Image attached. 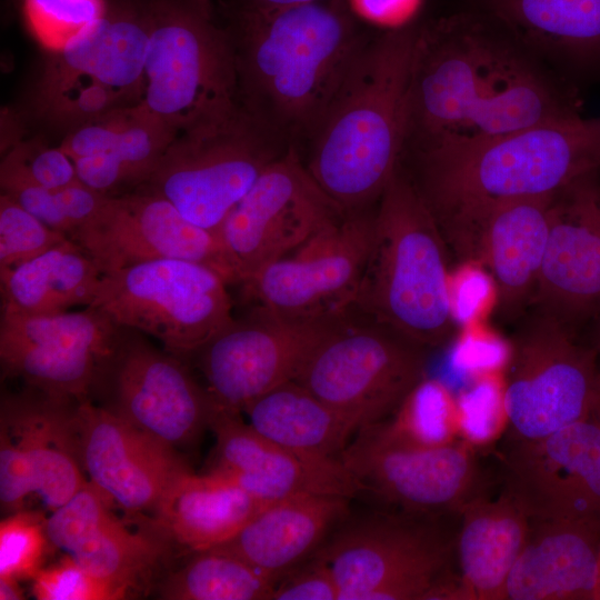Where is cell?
I'll return each instance as SVG.
<instances>
[{
    "mask_svg": "<svg viewBox=\"0 0 600 600\" xmlns=\"http://www.w3.org/2000/svg\"><path fill=\"white\" fill-rule=\"evenodd\" d=\"M574 111L518 44L480 21L420 27L406 147L489 139Z\"/></svg>",
    "mask_w": 600,
    "mask_h": 600,
    "instance_id": "cell-1",
    "label": "cell"
},
{
    "mask_svg": "<svg viewBox=\"0 0 600 600\" xmlns=\"http://www.w3.org/2000/svg\"><path fill=\"white\" fill-rule=\"evenodd\" d=\"M409 176L457 263L478 261L479 230L492 206L551 196L600 170V117L578 111L502 136L414 149Z\"/></svg>",
    "mask_w": 600,
    "mask_h": 600,
    "instance_id": "cell-2",
    "label": "cell"
},
{
    "mask_svg": "<svg viewBox=\"0 0 600 600\" xmlns=\"http://www.w3.org/2000/svg\"><path fill=\"white\" fill-rule=\"evenodd\" d=\"M419 31L364 41L310 136L306 167L343 212L372 208L400 166Z\"/></svg>",
    "mask_w": 600,
    "mask_h": 600,
    "instance_id": "cell-3",
    "label": "cell"
},
{
    "mask_svg": "<svg viewBox=\"0 0 600 600\" xmlns=\"http://www.w3.org/2000/svg\"><path fill=\"white\" fill-rule=\"evenodd\" d=\"M346 0L240 9L239 101L280 140L311 136L363 44Z\"/></svg>",
    "mask_w": 600,
    "mask_h": 600,
    "instance_id": "cell-4",
    "label": "cell"
},
{
    "mask_svg": "<svg viewBox=\"0 0 600 600\" xmlns=\"http://www.w3.org/2000/svg\"><path fill=\"white\" fill-rule=\"evenodd\" d=\"M450 251L409 176L399 166L374 209L371 247L351 308L427 349L452 341Z\"/></svg>",
    "mask_w": 600,
    "mask_h": 600,
    "instance_id": "cell-5",
    "label": "cell"
},
{
    "mask_svg": "<svg viewBox=\"0 0 600 600\" xmlns=\"http://www.w3.org/2000/svg\"><path fill=\"white\" fill-rule=\"evenodd\" d=\"M150 33L149 0H106L100 18L49 51L32 111L62 131L142 102Z\"/></svg>",
    "mask_w": 600,
    "mask_h": 600,
    "instance_id": "cell-6",
    "label": "cell"
},
{
    "mask_svg": "<svg viewBox=\"0 0 600 600\" xmlns=\"http://www.w3.org/2000/svg\"><path fill=\"white\" fill-rule=\"evenodd\" d=\"M150 33L142 104L178 133L239 103L232 36L208 0H149Z\"/></svg>",
    "mask_w": 600,
    "mask_h": 600,
    "instance_id": "cell-7",
    "label": "cell"
},
{
    "mask_svg": "<svg viewBox=\"0 0 600 600\" xmlns=\"http://www.w3.org/2000/svg\"><path fill=\"white\" fill-rule=\"evenodd\" d=\"M244 106L179 132L141 188L172 203L190 222L219 233L232 208L286 151Z\"/></svg>",
    "mask_w": 600,
    "mask_h": 600,
    "instance_id": "cell-8",
    "label": "cell"
},
{
    "mask_svg": "<svg viewBox=\"0 0 600 600\" xmlns=\"http://www.w3.org/2000/svg\"><path fill=\"white\" fill-rule=\"evenodd\" d=\"M428 350L350 309L294 381L360 430L388 419L427 377Z\"/></svg>",
    "mask_w": 600,
    "mask_h": 600,
    "instance_id": "cell-9",
    "label": "cell"
},
{
    "mask_svg": "<svg viewBox=\"0 0 600 600\" xmlns=\"http://www.w3.org/2000/svg\"><path fill=\"white\" fill-rule=\"evenodd\" d=\"M227 287L223 277L206 264L159 259L103 274L89 307L183 358L233 320Z\"/></svg>",
    "mask_w": 600,
    "mask_h": 600,
    "instance_id": "cell-10",
    "label": "cell"
},
{
    "mask_svg": "<svg viewBox=\"0 0 600 600\" xmlns=\"http://www.w3.org/2000/svg\"><path fill=\"white\" fill-rule=\"evenodd\" d=\"M510 344L504 369L510 437L537 439L590 417L600 356L578 332L532 310Z\"/></svg>",
    "mask_w": 600,
    "mask_h": 600,
    "instance_id": "cell-11",
    "label": "cell"
},
{
    "mask_svg": "<svg viewBox=\"0 0 600 600\" xmlns=\"http://www.w3.org/2000/svg\"><path fill=\"white\" fill-rule=\"evenodd\" d=\"M454 543L434 518L404 513L349 527L317 556L329 567L339 600H424L449 568Z\"/></svg>",
    "mask_w": 600,
    "mask_h": 600,
    "instance_id": "cell-12",
    "label": "cell"
},
{
    "mask_svg": "<svg viewBox=\"0 0 600 600\" xmlns=\"http://www.w3.org/2000/svg\"><path fill=\"white\" fill-rule=\"evenodd\" d=\"M346 313L291 318L253 306L244 317L233 318L193 353L217 406L242 412L261 396L294 381Z\"/></svg>",
    "mask_w": 600,
    "mask_h": 600,
    "instance_id": "cell-13",
    "label": "cell"
},
{
    "mask_svg": "<svg viewBox=\"0 0 600 600\" xmlns=\"http://www.w3.org/2000/svg\"><path fill=\"white\" fill-rule=\"evenodd\" d=\"M344 213L319 187L294 147L289 146L219 229L236 283L289 256Z\"/></svg>",
    "mask_w": 600,
    "mask_h": 600,
    "instance_id": "cell-14",
    "label": "cell"
},
{
    "mask_svg": "<svg viewBox=\"0 0 600 600\" xmlns=\"http://www.w3.org/2000/svg\"><path fill=\"white\" fill-rule=\"evenodd\" d=\"M374 209L346 212L289 256L242 283L253 306L291 318H322L349 311L368 260Z\"/></svg>",
    "mask_w": 600,
    "mask_h": 600,
    "instance_id": "cell-15",
    "label": "cell"
},
{
    "mask_svg": "<svg viewBox=\"0 0 600 600\" xmlns=\"http://www.w3.org/2000/svg\"><path fill=\"white\" fill-rule=\"evenodd\" d=\"M141 334L121 327L94 391L103 389L109 399L103 407L164 444L176 450L192 446L219 407L182 358Z\"/></svg>",
    "mask_w": 600,
    "mask_h": 600,
    "instance_id": "cell-16",
    "label": "cell"
},
{
    "mask_svg": "<svg viewBox=\"0 0 600 600\" xmlns=\"http://www.w3.org/2000/svg\"><path fill=\"white\" fill-rule=\"evenodd\" d=\"M476 449L461 439L437 448H414L383 437L376 424L359 430L339 459L359 489L404 513L436 518L459 514L487 489Z\"/></svg>",
    "mask_w": 600,
    "mask_h": 600,
    "instance_id": "cell-17",
    "label": "cell"
},
{
    "mask_svg": "<svg viewBox=\"0 0 600 600\" xmlns=\"http://www.w3.org/2000/svg\"><path fill=\"white\" fill-rule=\"evenodd\" d=\"M120 332L93 307L44 316L1 311L2 373L52 397L89 399Z\"/></svg>",
    "mask_w": 600,
    "mask_h": 600,
    "instance_id": "cell-18",
    "label": "cell"
},
{
    "mask_svg": "<svg viewBox=\"0 0 600 600\" xmlns=\"http://www.w3.org/2000/svg\"><path fill=\"white\" fill-rule=\"evenodd\" d=\"M500 461L502 488L530 520L600 530V424L592 418L537 439L510 437Z\"/></svg>",
    "mask_w": 600,
    "mask_h": 600,
    "instance_id": "cell-19",
    "label": "cell"
},
{
    "mask_svg": "<svg viewBox=\"0 0 600 600\" xmlns=\"http://www.w3.org/2000/svg\"><path fill=\"white\" fill-rule=\"evenodd\" d=\"M102 276L159 259L206 264L236 283L219 233L187 220L163 197L144 188L109 196L98 212L71 236Z\"/></svg>",
    "mask_w": 600,
    "mask_h": 600,
    "instance_id": "cell-20",
    "label": "cell"
},
{
    "mask_svg": "<svg viewBox=\"0 0 600 600\" xmlns=\"http://www.w3.org/2000/svg\"><path fill=\"white\" fill-rule=\"evenodd\" d=\"M530 308L576 332L600 316V170L552 196L548 243Z\"/></svg>",
    "mask_w": 600,
    "mask_h": 600,
    "instance_id": "cell-21",
    "label": "cell"
},
{
    "mask_svg": "<svg viewBox=\"0 0 600 600\" xmlns=\"http://www.w3.org/2000/svg\"><path fill=\"white\" fill-rule=\"evenodd\" d=\"M73 423L90 481L127 511H156L189 467L178 451L90 399L78 401Z\"/></svg>",
    "mask_w": 600,
    "mask_h": 600,
    "instance_id": "cell-22",
    "label": "cell"
},
{
    "mask_svg": "<svg viewBox=\"0 0 600 600\" xmlns=\"http://www.w3.org/2000/svg\"><path fill=\"white\" fill-rule=\"evenodd\" d=\"M209 428L216 437L209 471L262 502L306 493L352 498L358 491L340 459H317L278 444L246 423L240 412L218 408Z\"/></svg>",
    "mask_w": 600,
    "mask_h": 600,
    "instance_id": "cell-23",
    "label": "cell"
},
{
    "mask_svg": "<svg viewBox=\"0 0 600 600\" xmlns=\"http://www.w3.org/2000/svg\"><path fill=\"white\" fill-rule=\"evenodd\" d=\"M77 402L32 388L1 401V432L21 451L33 493L52 511L86 483L73 423Z\"/></svg>",
    "mask_w": 600,
    "mask_h": 600,
    "instance_id": "cell-24",
    "label": "cell"
},
{
    "mask_svg": "<svg viewBox=\"0 0 600 600\" xmlns=\"http://www.w3.org/2000/svg\"><path fill=\"white\" fill-rule=\"evenodd\" d=\"M552 196L502 201L482 218L478 262L496 283V310L506 320L530 308L548 243Z\"/></svg>",
    "mask_w": 600,
    "mask_h": 600,
    "instance_id": "cell-25",
    "label": "cell"
},
{
    "mask_svg": "<svg viewBox=\"0 0 600 600\" xmlns=\"http://www.w3.org/2000/svg\"><path fill=\"white\" fill-rule=\"evenodd\" d=\"M599 551V529L530 520L503 600H597Z\"/></svg>",
    "mask_w": 600,
    "mask_h": 600,
    "instance_id": "cell-26",
    "label": "cell"
},
{
    "mask_svg": "<svg viewBox=\"0 0 600 600\" xmlns=\"http://www.w3.org/2000/svg\"><path fill=\"white\" fill-rule=\"evenodd\" d=\"M484 489L460 511L454 553L466 600H503L510 571L530 530V519L506 490Z\"/></svg>",
    "mask_w": 600,
    "mask_h": 600,
    "instance_id": "cell-27",
    "label": "cell"
},
{
    "mask_svg": "<svg viewBox=\"0 0 600 600\" xmlns=\"http://www.w3.org/2000/svg\"><path fill=\"white\" fill-rule=\"evenodd\" d=\"M348 499L339 494L306 493L271 503L216 548L279 580L344 516Z\"/></svg>",
    "mask_w": 600,
    "mask_h": 600,
    "instance_id": "cell-28",
    "label": "cell"
},
{
    "mask_svg": "<svg viewBox=\"0 0 600 600\" xmlns=\"http://www.w3.org/2000/svg\"><path fill=\"white\" fill-rule=\"evenodd\" d=\"M269 504L218 473L189 470L170 484L154 513L168 538L199 552L230 540Z\"/></svg>",
    "mask_w": 600,
    "mask_h": 600,
    "instance_id": "cell-29",
    "label": "cell"
},
{
    "mask_svg": "<svg viewBox=\"0 0 600 600\" xmlns=\"http://www.w3.org/2000/svg\"><path fill=\"white\" fill-rule=\"evenodd\" d=\"M102 273L72 239L13 269L0 271L1 311L57 314L89 307Z\"/></svg>",
    "mask_w": 600,
    "mask_h": 600,
    "instance_id": "cell-30",
    "label": "cell"
},
{
    "mask_svg": "<svg viewBox=\"0 0 600 600\" xmlns=\"http://www.w3.org/2000/svg\"><path fill=\"white\" fill-rule=\"evenodd\" d=\"M269 440L301 454L338 460L358 426L297 381L261 396L242 411Z\"/></svg>",
    "mask_w": 600,
    "mask_h": 600,
    "instance_id": "cell-31",
    "label": "cell"
},
{
    "mask_svg": "<svg viewBox=\"0 0 600 600\" xmlns=\"http://www.w3.org/2000/svg\"><path fill=\"white\" fill-rule=\"evenodd\" d=\"M487 1L522 41L576 63H600V0Z\"/></svg>",
    "mask_w": 600,
    "mask_h": 600,
    "instance_id": "cell-32",
    "label": "cell"
},
{
    "mask_svg": "<svg viewBox=\"0 0 600 600\" xmlns=\"http://www.w3.org/2000/svg\"><path fill=\"white\" fill-rule=\"evenodd\" d=\"M121 113L107 150L73 161L79 180L107 196L124 194L144 184L178 134L141 102Z\"/></svg>",
    "mask_w": 600,
    "mask_h": 600,
    "instance_id": "cell-33",
    "label": "cell"
},
{
    "mask_svg": "<svg viewBox=\"0 0 600 600\" xmlns=\"http://www.w3.org/2000/svg\"><path fill=\"white\" fill-rule=\"evenodd\" d=\"M278 579L238 556L212 548L196 552L160 587L169 600H271Z\"/></svg>",
    "mask_w": 600,
    "mask_h": 600,
    "instance_id": "cell-34",
    "label": "cell"
},
{
    "mask_svg": "<svg viewBox=\"0 0 600 600\" xmlns=\"http://www.w3.org/2000/svg\"><path fill=\"white\" fill-rule=\"evenodd\" d=\"M161 550L158 541L130 531L111 514L69 556L123 599L151 571Z\"/></svg>",
    "mask_w": 600,
    "mask_h": 600,
    "instance_id": "cell-35",
    "label": "cell"
},
{
    "mask_svg": "<svg viewBox=\"0 0 600 600\" xmlns=\"http://www.w3.org/2000/svg\"><path fill=\"white\" fill-rule=\"evenodd\" d=\"M387 439L414 448H437L460 440L457 394L443 381L422 379L397 410L374 423Z\"/></svg>",
    "mask_w": 600,
    "mask_h": 600,
    "instance_id": "cell-36",
    "label": "cell"
},
{
    "mask_svg": "<svg viewBox=\"0 0 600 600\" xmlns=\"http://www.w3.org/2000/svg\"><path fill=\"white\" fill-rule=\"evenodd\" d=\"M460 439L479 451L509 430L504 371L479 374L457 394Z\"/></svg>",
    "mask_w": 600,
    "mask_h": 600,
    "instance_id": "cell-37",
    "label": "cell"
},
{
    "mask_svg": "<svg viewBox=\"0 0 600 600\" xmlns=\"http://www.w3.org/2000/svg\"><path fill=\"white\" fill-rule=\"evenodd\" d=\"M1 192L10 196L47 226L69 238L98 212L109 197L81 181L54 189L14 187Z\"/></svg>",
    "mask_w": 600,
    "mask_h": 600,
    "instance_id": "cell-38",
    "label": "cell"
},
{
    "mask_svg": "<svg viewBox=\"0 0 600 600\" xmlns=\"http://www.w3.org/2000/svg\"><path fill=\"white\" fill-rule=\"evenodd\" d=\"M72 159L61 147L39 139L19 140L2 156L1 190L14 187L61 188L79 182Z\"/></svg>",
    "mask_w": 600,
    "mask_h": 600,
    "instance_id": "cell-39",
    "label": "cell"
},
{
    "mask_svg": "<svg viewBox=\"0 0 600 600\" xmlns=\"http://www.w3.org/2000/svg\"><path fill=\"white\" fill-rule=\"evenodd\" d=\"M69 237L59 232L10 196H0V271L13 269L50 249Z\"/></svg>",
    "mask_w": 600,
    "mask_h": 600,
    "instance_id": "cell-40",
    "label": "cell"
},
{
    "mask_svg": "<svg viewBox=\"0 0 600 600\" xmlns=\"http://www.w3.org/2000/svg\"><path fill=\"white\" fill-rule=\"evenodd\" d=\"M106 0H23V16L33 37L48 51L64 47L101 17Z\"/></svg>",
    "mask_w": 600,
    "mask_h": 600,
    "instance_id": "cell-41",
    "label": "cell"
},
{
    "mask_svg": "<svg viewBox=\"0 0 600 600\" xmlns=\"http://www.w3.org/2000/svg\"><path fill=\"white\" fill-rule=\"evenodd\" d=\"M109 498L87 482L46 520L48 541L70 554L112 513Z\"/></svg>",
    "mask_w": 600,
    "mask_h": 600,
    "instance_id": "cell-42",
    "label": "cell"
},
{
    "mask_svg": "<svg viewBox=\"0 0 600 600\" xmlns=\"http://www.w3.org/2000/svg\"><path fill=\"white\" fill-rule=\"evenodd\" d=\"M46 521L38 513L17 511L0 523V578L33 579L47 546Z\"/></svg>",
    "mask_w": 600,
    "mask_h": 600,
    "instance_id": "cell-43",
    "label": "cell"
},
{
    "mask_svg": "<svg viewBox=\"0 0 600 600\" xmlns=\"http://www.w3.org/2000/svg\"><path fill=\"white\" fill-rule=\"evenodd\" d=\"M450 353L453 369L470 380L493 371H504L511 353L510 340L478 321L458 330Z\"/></svg>",
    "mask_w": 600,
    "mask_h": 600,
    "instance_id": "cell-44",
    "label": "cell"
},
{
    "mask_svg": "<svg viewBox=\"0 0 600 600\" xmlns=\"http://www.w3.org/2000/svg\"><path fill=\"white\" fill-rule=\"evenodd\" d=\"M32 592L39 600L122 599L110 584L92 576L69 554L39 570Z\"/></svg>",
    "mask_w": 600,
    "mask_h": 600,
    "instance_id": "cell-45",
    "label": "cell"
},
{
    "mask_svg": "<svg viewBox=\"0 0 600 600\" xmlns=\"http://www.w3.org/2000/svg\"><path fill=\"white\" fill-rule=\"evenodd\" d=\"M449 291L451 313L458 328L484 321L497 308L496 283L479 262L457 263L451 269Z\"/></svg>",
    "mask_w": 600,
    "mask_h": 600,
    "instance_id": "cell-46",
    "label": "cell"
},
{
    "mask_svg": "<svg viewBox=\"0 0 600 600\" xmlns=\"http://www.w3.org/2000/svg\"><path fill=\"white\" fill-rule=\"evenodd\" d=\"M337 582L318 556L301 567L290 570L274 586L271 600H339Z\"/></svg>",
    "mask_w": 600,
    "mask_h": 600,
    "instance_id": "cell-47",
    "label": "cell"
},
{
    "mask_svg": "<svg viewBox=\"0 0 600 600\" xmlns=\"http://www.w3.org/2000/svg\"><path fill=\"white\" fill-rule=\"evenodd\" d=\"M350 10L388 30L410 24L422 0H346Z\"/></svg>",
    "mask_w": 600,
    "mask_h": 600,
    "instance_id": "cell-48",
    "label": "cell"
},
{
    "mask_svg": "<svg viewBox=\"0 0 600 600\" xmlns=\"http://www.w3.org/2000/svg\"><path fill=\"white\" fill-rule=\"evenodd\" d=\"M312 1L317 0H242L241 9L266 11Z\"/></svg>",
    "mask_w": 600,
    "mask_h": 600,
    "instance_id": "cell-49",
    "label": "cell"
},
{
    "mask_svg": "<svg viewBox=\"0 0 600 600\" xmlns=\"http://www.w3.org/2000/svg\"><path fill=\"white\" fill-rule=\"evenodd\" d=\"M21 599H24V596L19 586V580L12 578H0V600Z\"/></svg>",
    "mask_w": 600,
    "mask_h": 600,
    "instance_id": "cell-50",
    "label": "cell"
},
{
    "mask_svg": "<svg viewBox=\"0 0 600 600\" xmlns=\"http://www.w3.org/2000/svg\"><path fill=\"white\" fill-rule=\"evenodd\" d=\"M590 418H592L600 424V378L598 379V386L590 412Z\"/></svg>",
    "mask_w": 600,
    "mask_h": 600,
    "instance_id": "cell-51",
    "label": "cell"
},
{
    "mask_svg": "<svg viewBox=\"0 0 600 600\" xmlns=\"http://www.w3.org/2000/svg\"><path fill=\"white\" fill-rule=\"evenodd\" d=\"M592 323L593 330L589 343L597 350L600 356V316Z\"/></svg>",
    "mask_w": 600,
    "mask_h": 600,
    "instance_id": "cell-52",
    "label": "cell"
},
{
    "mask_svg": "<svg viewBox=\"0 0 600 600\" xmlns=\"http://www.w3.org/2000/svg\"><path fill=\"white\" fill-rule=\"evenodd\" d=\"M597 600H600V551H599V564H598Z\"/></svg>",
    "mask_w": 600,
    "mask_h": 600,
    "instance_id": "cell-53",
    "label": "cell"
},
{
    "mask_svg": "<svg viewBox=\"0 0 600 600\" xmlns=\"http://www.w3.org/2000/svg\"><path fill=\"white\" fill-rule=\"evenodd\" d=\"M599 377H600V372H599Z\"/></svg>",
    "mask_w": 600,
    "mask_h": 600,
    "instance_id": "cell-54",
    "label": "cell"
}]
</instances>
